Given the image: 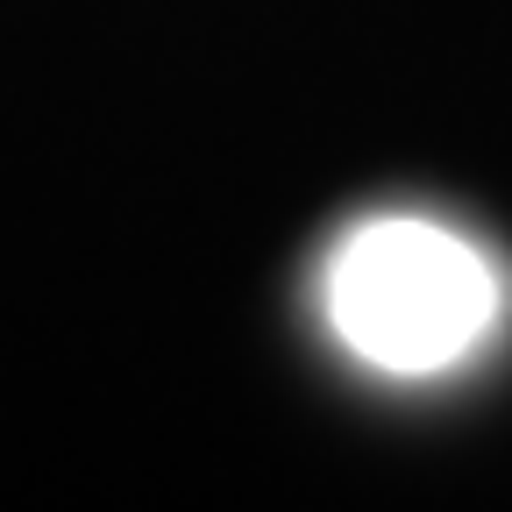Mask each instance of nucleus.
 <instances>
[{
    "mask_svg": "<svg viewBox=\"0 0 512 512\" xmlns=\"http://www.w3.org/2000/svg\"><path fill=\"white\" fill-rule=\"evenodd\" d=\"M498 313L484 256L427 221H370L342 242L328 271L335 335L377 370H441L456 363Z\"/></svg>",
    "mask_w": 512,
    "mask_h": 512,
    "instance_id": "nucleus-1",
    "label": "nucleus"
}]
</instances>
